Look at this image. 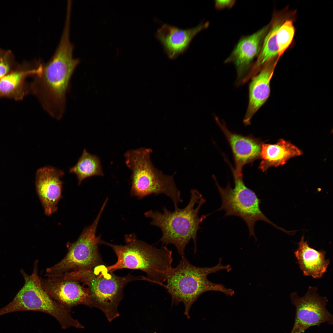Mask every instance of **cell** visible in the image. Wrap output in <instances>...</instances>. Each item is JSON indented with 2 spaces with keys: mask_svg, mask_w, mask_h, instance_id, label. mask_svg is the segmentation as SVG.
Instances as JSON below:
<instances>
[{
  "mask_svg": "<svg viewBox=\"0 0 333 333\" xmlns=\"http://www.w3.org/2000/svg\"><path fill=\"white\" fill-rule=\"evenodd\" d=\"M73 46L70 35H62L51 58L43 65L42 72L35 75L29 86L43 107L51 116L61 118L65 111L66 95L72 75L79 62L73 56Z\"/></svg>",
  "mask_w": 333,
  "mask_h": 333,
  "instance_id": "cell-1",
  "label": "cell"
},
{
  "mask_svg": "<svg viewBox=\"0 0 333 333\" xmlns=\"http://www.w3.org/2000/svg\"><path fill=\"white\" fill-rule=\"evenodd\" d=\"M125 240L123 245L101 240L100 244L111 247L117 256L116 263L107 266L108 270H139L146 273L148 281L161 286L163 284L173 268L172 251L165 246L157 248L138 240L134 233L125 235Z\"/></svg>",
  "mask_w": 333,
  "mask_h": 333,
  "instance_id": "cell-2",
  "label": "cell"
},
{
  "mask_svg": "<svg viewBox=\"0 0 333 333\" xmlns=\"http://www.w3.org/2000/svg\"><path fill=\"white\" fill-rule=\"evenodd\" d=\"M190 193V201L183 209L178 208L172 212L164 207L162 213L151 210L144 213L146 217L152 219L151 225L161 230L162 236L159 241L165 246L174 245L181 257L184 256L186 247L191 239L194 243L195 253L197 232L201 228L200 224L209 215H203L199 217V211L206 200L195 189H191Z\"/></svg>",
  "mask_w": 333,
  "mask_h": 333,
  "instance_id": "cell-3",
  "label": "cell"
},
{
  "mask_svg": "<svg viewBox=\"0 0 333 333\" xmlns=\"http://www.w3.org/2000/svg\"><path fill=\"white\" fill-rule=\"evenodd\" d=\"M218 264L211 267H201L194 265L184 256L182 257L178 265L172 268L167 276L164 287L170 295L172 305L183 302L185 306L184 314L189 318V312L191 306L201 294L209 291H219L227 296H232L234 291L221 284L209 281L208 276L221 270L229 272L232 268L229 265Z\"/></svg>",
  "mask_w": 333,
  "mask_h": 333,
  "instance_id": "cell-4",
  "label": "cell"
},
{
  "mask_svg": "<svg viewBox=\"0 0 333 333\" xmlns=\"http://www.w3.org/2000/svg\"><path fill=\"white\" fill-rule=\"evenodd\" d=\"M60 275L86 286L89 293L91 307L101 310L110 322L120 315L117 307L123 298L125 286L132 281L146 280V277L144 276L130 274L125 277L117 276L103 264L92 270H79Z\"/></svg>",
  "mask_w": 333,
  "mask_h": 333,
  "instance_id": "cell-5",
  "label": "cell"
},
{
  "mask_svg": "<svg viewBox=\"0 0 333 333\" xmlns=\"http://www.w3.org/2000/svg\"><path fill=\"white\" fill-rule=\"evenodd\" d=\"M152 152L150 148L141 147L125 153V163L132 171L130 195L141 199L152 194H164L171 199L176 209L183 200L174 175H166L154 167L150 158Z\"/></svg>",
  "mask_w": 333,
  "mask_h": 333,
  "instance_id": "cell-6",
  "label": "cell"
},
{
  "mask_svg": "<svg viewBox=\"0 0 333 333\" xmlns=\"http://www.w3.org/2000/svg\"><path fill=\"white\" fill-rule=\"evenodd\" d=\"M38 262L37 260L35 261L31 275L23 269L20 270L24 280V285L10 302L0 309V316L21 311H40L54 317L63 329L84 328V326L72 317L71 310L52 299L44 290L38 274Z\"/></svg>",
  "mask_w": 333,
  "mask_h": 333,
  "instance_id": "cell-7",
  "label": "cell"
},
{
  "mask_svg": "<svg viewBox=\"0 0 333 333\" xmlns=\"http://www.w3.org/2000/svg\"><path fill=\"white\" fill-rule=\"evenodd\" d=\"M234 177V186L232 188L228 183L225 188L221 187L214 177L216 185L222 200L221 207L216 211L224 210V216H234L241 218L245 222L249 237L253 236L256 241L254 227L258 221H264L285 232L286 230L278 226L265 215L260 208L261 200L255 192L247 187L243 179L242 171L232 168Z\"/></svg>",
  "mask_w": 333,
  "mask_h": 333,
  "instance_id": "cell-8",
  "label": "cell"
},
{
  "mask_svg": "<svg viewBox=\"0 0 333 333\" xmlns=\"http://www.w3.org/2000/svg\"><path fill=\"white\" fill-rule=\"evenodd\" d=\"M105 205H102L94 221L85 228L77 240L67 245L68 252L60 261L47 268L45 277L59 275L79 270H92L102 264L98 245L101 240L96 235L98 224Z\"/></svg>",
  "mask_w": 333,
  "mask_h": 333,
  "instance_id": "cell-9",
  "label": "cell"
},
{
  "mask_svg": "<svg viewBox=\"0 0 333 333\" xmlns=\"http://www.w3.org/2000/svg\"><path fill=\"white\" fill-rule=\"evenodd\" d=\"M317 288L309 286L302 297L297 292L291 294L293 304L295 307L296 314L293 328L290 333H304L310 327L325 322L333 324V316L327 310L328 300L326 297L320 296Z\"/></svg>",
  "mask_w": 333,
  "mask_h": 333,
  "instance_id": "cell-10",
  "label": "cell"
},
{
  "mask_svg": "<svg viewBox=\"0 0 333 333\" xmlns=\"http://www.w3.org/2000/svg\"><path fill=\"white\" fill-rule=\"evenodd\" d=\"M40 278L42 287L49 296L67 309L71 310L80 305L91 307L88 288L78 282L58 275Z\"/></svg>",
  "mask_w": 333,
  "mask_h": 333,
  "instance_id": "cell-11",
  "label": "cell"
},
{
  "mask_svg": "<svg viewBox=\"0 0 333 333\" xmlns=\"http://www.w3.org/2000/svg\"><path fill=\"white\" fill-rule=\"evenodd\" d=\"M269 28V25H267L252 35L242 37L225 61V63H232L236 67V85L242 84L250 71L253 61L260 52Z\"/></svg>",
  "mask_w": 333,
  "mask_h": 333,
  "instance_id": "cell-12",
  "label": "cell"
},
{
  "mask_svg": "<svg viewBox=\"0 0 333 333\" xmlns=\"http://www.w3.org/2000/svg\"><path fill=\"white\" fill-rule=\"evenodd\" d=\"M64 174L63 171L50 166L41 167L37 171L36 190L47 216L57 210L58 203L62 197L63 183L60 178Z\"/></svg>",
  "mask_w": 333,
  "mask_h": 333,
  "instance_id": "cell-13",
  "label": "cell"
},
{
  "mask_svg": "<svg viewBox=\"0 0 333 333\" xmlns=\"http://www.w3.org/2000/svg\"><path fill=\"white\" fill-rule=\"evenodd\" d=\"M209 24V22H202L195 27L181 29L164 24L157 30L156 37L162 44L168 57L174 59L185 52L194 37L207 28Z\"/></svg>",
  "mask_w": 333,
  "mask_h": 333,
  "instance_id": "cell-14",
  "label": "cell"
},
{
  "mask_svg": "<svg viewBox=\"0 0 333 333\" xmlns=\"http://www.w3.org/2000/svg\"><path fill=\"white\" fill-rule=\"evenodd\" d=\"M215 121L226 137L234 157L235 170L242 171L245 164L260 158L263 144L259 139L252 136H244L229 131L223 121L214 116Z\"/></svg>",
  "mask_w": 333,
  "mask_h": 333,
  "instance_id": "cell-15",
  "label": "cell"
},
{
  "mask_svg": "<svg viewBox=\"0 0 333 333\" xmlns=\"http://www.w3.org/2000/svg\"><path fill=\"white\" fill-rule=\"evenodd\" d=\"M277 61L273 60L265 64L250 80L248 103L243 120L246 125L250 124L253 117L270 96V81Z\"/></svg>",
  "mask_w": 333,
  "mask_h": 333,
  "instance_id": "cell-16",
  "label": "cell"
},
{
  "mask_svg": "<svg viewBox=\"0 0 333 333\" xmlns=\"http://www.w3.org/2000/svg\"><path fill=\"white\" fill-rule=\"evenodd\" d=\"M42 70L41 64L32 68L26 65L17 66L0 80V98L22 100L30 91L29 86L26 82L27 78L38 74Z\"/></svg>",
  "mask_w": 333,
  "mask_h": 333,
  "instance_id": "cell-17",
  "label": "cell"
},
{
  "mask_svg": "<svg viewBox=\"0 0 333 333\" xmlns=\"http://www.w3.org/2000/svg\"><path fill=\"white\" fill-rule=\"evenodd\" d=\"M294 253L304 275L320 278L327 271L330 260L325 258L326 252L317 250L310 246L304 236L302 237L298 248Z\"/></svg>",
  "mask_w": 333,
  "mask_h": 333,
  "instance_id": "cell-18",
  "label": "cell"
},
{
  "mask_svg": "<svg viewBox=\"0 0 333 333\" xmlns=\"http://www.w3.org/2000/svg\"><path fill=\"white\" fill-rule=\"evenodd\" d=\"M302 151L289 141L280 139L274 144L263 143L260 155L259 168L263 172L271 166L285 164L291 158L301 155Z\"/></svg>",
  "mask_w": 333,
  "mask_h": 333,
  "instance_id": "cell-19",
  "label": "cell"
},
{
  "mask_svg": "<svg viewBox=\"0 0 333 333\" xmlns=\"http://www.w3.org/2000/svg\"><path fill=\"white\" fill-rule=\"evenodd\" d=\"M69 172L76 176L79 185L87 178L104 175L99 158L89 153L85 149L76 164L70 169Z\"/></svg>",
  "mask_w": 333,
  "mask_h": 333,
  "instance_id": "cell-20",
  "label": "cell"
},
{
  "mask_svg": "<svg viewBox=\"0 0 333 333\" xmlns=\"http://www.w3.org/2000/svg\"><path fill=\"white\" fill-rule=\"evenodd\" d=\"M294 33V28L291 20H287L279 27L276 37L279 58L283 54L290 45Z\"/></svg>",
  "mask_w": 333,
  "mask_h": 333,
  "instance_id": "cell-21",
  "label": "cell"
},
{
  "mask_svg": "<svg viewBox=\"0 0 333 333\" xmlns=\"http://www.w3.org/2000/svg\"><path fill=\"white\" fill-rule=\"evenodd\" d=\"M14 58L10 50H0V80L17 67Z\"/></svg>",
  "mask_w": 333,
  "mask_h": 333,
  "instance_id": "cell-22",
  "label": "cell"
},
{
  "mask_svg": "<svg viewBox=\"0 0 333 333\" xmlns=\"http://www.w3.org/2000/svg\"><path fill=\"white\" fill-rule=\"evenodd\" d=\"M215 6L217 9H222L231 7L235 3V1L231 0H216Z\"/></svg>",
  "mask_w": 333,
  "mask_h": 333,
  "instance_id": "cell-23",
  "label": "cell"
}]
</instances>
